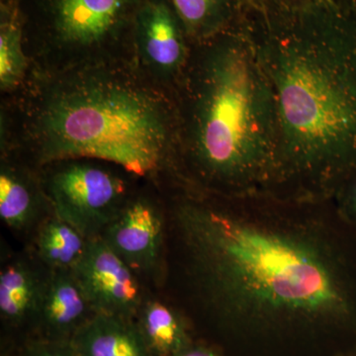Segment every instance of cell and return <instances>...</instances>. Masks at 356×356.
<instances>
[{"label":"cell","mask_w":356,"mask_h":356,"mask_svg":"<svg viewBox=\"0 0 356 356\" xmlns=\"http://www.w3.org/2000/svg\"><path fill=\"white\" fill-rule=\"evenodd\" d=\"M153 356H175L196 339L191 323L170 302L144 299L135 318Z\"/></svg>","instance_id":"cell-13"},{"label":"cell","mask_w":356,"mask_h":356,"mask_svg":"<svg viewBox=\"0 0 356 356\" xmlns=\"http://www.w3.org/2000/svg\"><path fill=\"white\" fill-rule=\"evenodd\" d=\"M257 33L273 90V195L332 200L356 175V14L341 0H267Z\"/></svg>","instance_id":"cell-2"},{"label":"cell","mask_w":356,"mask_h":356,"mask_svg":"<svg viewBox=\"0 0 356 356\" xmlns=\"http://www.w3.org/2000/svg\"><path fill=\"white\" fill-rule=\"evenodd\" d=\"M186 35L170 0H144L133 26L134 51L147 74L178 76L188 60Z\"/></svg>","instance_id":"cell-9"},{"label":"cell","mask_w":356,"mask_h":356,"mask_svg":"<svg viewBox=\"0 0 356 356\" xmlns=\"http://www.w3.org/2000/svg\"><path fill=\"white\" fill-rule=\"evenodd\" d=\"M72 273L95 314L136 318L145 299L140 275L102 238L89 240Z\"/></svg>","instance_id":"cell-7"},{"label":"cell","mask_w":356,"mask_h":356,"mask_svg":"<svg viewBox=\"0 0 356 356\" xmlns=\"http://www.w3.org/2000/svg\"><path fill=\"white\" fill-rule=\"evenodd\" d=\"M165 216L166 273L196 339L228 356L356 353V228L334 200L191 188Z\"/></svg>","instance_id":"cell-1"},{"label":"cell","mask_w":356,"mask_h":356,"mask_svg":"<svg viewBox=\"0 0 356 356\" xmlns=\"http://www.w3.org/2000/svg\"><path fill=\"white\" fill-rule=\"evenodd\" d=\"M187 38L200 43L235 22L241 0H170Z\"/></svg>","instance_id":"cell-17"},{"label":"cell","mask_w":356,"mask_h":356,"mask_svg":"<svg viewBox=\"0 0 356 356\" xmlns=\"http://www.w3.org/2000/svg\"><path fill=\"white\" fill-rule=\"evenodd\" d=\"M100 238L139 275L163 266L165 212L147 198L128 200Z\"/></svg>","instance_id":"cell-8"},{"label":"cell","mask_w":356,"mask_h":356,"mask_svg":"<svg viewBox=\"0 0 356 356\" xmlns=\"http://www.w3.org/2000/svg\"><path fill=\"white\" fill-rule=\"evenodd\" d=\"M346 6L350 7L351 10L356 14V0H341Z\"/></svg>","instance_id":"cell-22"},{"label":"cell","mask_w":356,"mask_h":356,"mask_svg":"<svg viewBox=\"0 0 356 356\" xmlns=\"http://www.w3.org/2000/svg\"><path fill=\"white\" fill-rule=\"evenodd\" d=\"M144 0H20L42 50L63 60L57 69L108 62L119 44L133 43L136 14ZM56 70V69H53Z\"/></svg>","instance_id":"cell-5"},{"label":"cell","mask_w":356,"mask_h":356,"mask_svg":"<svg viewBox=\"0 0 356 356\" xmlns=\"http://www.w3.org/2000/svg\"><path fill=\"white\" fill-rule=\"evenodd\" d=\"M175 356H228L224 351L202 339H195L193 343Z\"/></svg>","instance_id":"cell-20"},{"label":"cell","mask_w":356,"mask_h":356,"mask_svg":"<svg viewBox=\"0 0 356 356\" xmlns=\"http://www.w3.org/2000/svg\"><path fill=\"white\" fill-rule=\"evenodd\" d=\"M123 60L50 70L28 136L40 165L92 159L137 177L177 168V109Z\"/></svg>","instance_id":"cell-4"},{"label":"cell","mask_w":356,"mask_h":356,"mask_svg":"<svg viewBox=\"0 0 356 356\" xmlns=\"http://www.w3.org/2000/svg\"><path fill=\"white\" fill-rule=\"evenodd\" d=\"M47 178L44 191L56 216L74 226L88 240L100 238L123 209L127 187L113 172L79 161H60Z\"/></svg>","instance_id":"cell-6"},{"label":"cell","mask_w":356,"mask_h":356,"mask_svg":"<svg viewBox=\"0 0 356 356\" xmlns=\"http://www.w3.org/2000/svg\"><path fill=\"white\" fill-rule=\"evenodd\" d=\"M346 356H356V353H355V355H346Z\"/></svg>","instance_id":"cell-23"},{"label":"cell","mask_w":356,"mask_h":356,"mask_svg":"<svg viewBox=\"0 0 356 356\" xmlns=\"http://www.w3.org/2000/svg\"><path fill=\"white\" fill-rule=\"evenodd\" d=\"M95 314L72 270L50 271L32 337L70 343Z\"/></svg>","instance_id":"cell-10"},{"label":"cell","mask_w":356,"mask_h":356,"mask_svg":"<svg viewBox=\"0 0 356 356\" xmlns=\"http://www.w3.org/2000/svg\"><path fill=\"white\" fill-rule=\"evenodd\" d=\"M184 70L177 168L191 188L226 197L271 195L275 107L257 32L234 22Z\"/></svg>","instance_id":"cell-3"},{"label":"cell","mask_w":356,"mask_h":356,"mask_svg":"<svg viewBox=\"0 0 356 356\" xmlns=\"http://www.w3.org/2000/svg\"><path fill=\"white\" fill-rule=\"evenodd\" d=\"M243 6H248V8L254 10L255 13H261L264 8L266 0H241Z\"/></svg>","instance_id":"cell-21"},{"label":"cell","mask_w":356,"mask_h":356,"mask_svg":"<svg viewBox=\"0 0 356 356\" xmlns=\"http://www.w3.org/2000/svg\"><path fill=\"white\" fill-rule=\"evenodd\" d=\"M79 356H153L135 318L96 313L70 341Z\"/></svg>","instance_id":"cell-12"},{"label":"cell","mask_w":356,"mask_h":356,"mask_svg":"<svg viewBox=\"0 0 356 356\" xmlns=\"http://www.w3.org/2000/svg\"><path fill=\"white\" fill-rule=\"evenodd\" d=\"M28 69L25 25L20 0H1L0 6V86L17 88Z\"/></svg>","instance_id":"cell-16"},{"label":"cell","mask_w":356,"mask_h":356,"mask_svg":"<svg viewBox=\"0 0 356 356\" xmlns=\"http://www.w3.org/2000/svg\"><path fill=\"white\" fill-rule=\"evenodd\" d=\"M89 240L51 213L36 229L34 257L50 271L72 270L83 259Z\"/></svg>","instance_id":"cell-15"},{"label":"cell","mask_w":356,"mask_h":356,"mask_svg":"<svg viewBox=\"0 0 356 356\" xmlns=\"http://www.w3.org/2000/svg\"><path fill=\"white\" fill-rule=\"evenodd\" d=\"M50 270L35 257L31 259L18 257L2 267L0 318L6 329L13 331L26 329L34 334Z\"/></svg>","instance_id":"cell-11"},{"label":"cell","mask_w":356,"mask_h":356,"mask_svg":"<svg viewBox=\"0 0 356 356\" xmlns=\"http://www.w3.org/2000/svg\"><path fill=\"white\" fill-rule=\"evenodd\" d=\"M44 191L13 165H3L0 172V218L11 231L27 233L38 228L43 216ZM49 202V201H48Z\"/></svg>","instance_id":"cell-14"},{"label":"cell","mask_w":356,"mask_h":356,"mask_svg":"<svg viewBox=\"0 0 356 356\" xmlns=\"http://www.w3.org/2000/svg\"><path fill=\"white\" fill-rule=\"evenodd\" d=\"M332 200L344 221L356 228V175L343 185Z\"/></svg>","instance_id":"cell-19"},{"label":"cell","mask_w":356,"mask_h":356,"mask_svg":"<svg viewBox=\"0 0 356 356\" xmlns=\"http://www.w3.org/2000/svg\"><path fill=\"white\" fill-rule=\"evenodd\" d=\"M16 356H79L70 343L29 337Z\"/></svg>","instance_id":"cell-18"}]
</instances>
